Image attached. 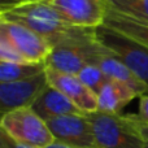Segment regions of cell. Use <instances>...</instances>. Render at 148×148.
<instances>
[{
	"instance_id": "2e32d148",
	"label": "cell",
	"mask_w": 148,
	"mask_h": 148,
	"mask_svg": "<svg viewBox=\"0 0 148 148\" xmlns=\"http://www.w3.org/2000/svg\"><path fill=\"white\" fill-rule=\"evenodd\" d=\"M105 8L148 23V0H104Z\"/></svg>"
},
{
	"instance_id": "ba28073f",
	"label": "cell",
	"mask_w": 148,
	"mask_h": 148,
	"mask_svg": "<svg viewBox=\"0 0 148 148\" xmlns=\"http://www.w3.org/2000/svg\"><path fill=\"white\" fill-rule=\"evenodd\" d=\"M66 22L78 27L96 29L104 23V0H46Z\"/></svg>"
},
{
	"instance_id": "e0dca14e",
	"label": "cell",
	"mask_w": 148,
	"mask_h": 148,
	"mask_svg": "<svg viewBox=\"0 0 148 148\" xmlns=\"http://www.w3.org/2000/svg\"><path fill=\"white\" fill-rule=\"evenodd\" d=\"M77 75H78V78L81 79L90 90H92L95 94H99L100 90H101L103 87L105 86V83L110 79L97 65H87V66H84Z\"/></svg>"
},
{
	"instance_id": "8992f818",
	"label": "cell",
	"mask_w": 148,
	"mask_h": 148,
	"mask_svg": "<svg viewBox=\"0 0 148 148\" xmlns=\"http://www.w3.org/2000/svg\"><path fill=\"white\" fill-rule=\"evenodd\" d=\"M107 52L108 49L96 40L62 44L53 47L44 64L47 68L77 75L87 65H96L97 59Z\"/></svg>"
},
{
	"instance_id": "277c9868",
	"label": "cell",
	"mask_w": 148,
	"mask_h": 148,
	"mask_svg": "<svg viewBox=\"0 0 148 148\" xmlns=\"http://www.w3.org/2000/svg\"><path fill=\"white\" fill-rule=\"evenodd\" d=\"M96 42L108 51L117 55L139 81L146 86L148 92V48L134 39L117 33L101 25L95 29Z\"/></svg>"
},
{
	"instance_id": "7402d4cb",
	"label": "cell",
	"mask_w": 148,
	"mask_h": 148,
	"mask_svg": "<svg viewBox=\"0 0 148 148\" xmlns=\"http://www.w3.org/2000/svg\"><path fill=\"white\" fill-rule=\"evenodd\" d=\"M46 148H79V147H73V146H68V144H64V143H59V142H55V143L49 144L48 147Z\"/></svg>"
},
{
	"instance_id": "ac0fdd59",
	"label": "cell",
	"mask_w": 148,
	"mask_h": 148,
	"mask_svg": "<svg viewBox=\"0 0 148 148\" xmlns=\"http://www.w3.org/2000/svg\"><path fill=\"white\" fill-rule=\"evenodd\" d=\"M126 117L130 121L134 130L139 134V136H140L146 143H148V121L140 118L138 114H126Z\"/></svg>"
},
{
	"instance_id": "7c38bea8",
	"label": "cell",
	"mask_w": 148,
	"mask_h": 148,
	"mask_svg": "<svg viewBox=\"0 0 148 148\" xmlns=\"http://www.w3.org/2000/svg\"><path fill=\"white\" fill-rule=\"evenodd\" d=\"M135 97H139V95L129 84L116 79H109L97 94V110L112 114H121V110Z\"/></svg>"
},
{
	"instance_id": "d6986e66",
	"label": "cell",
	"mask_w": 148,
	"mask_h": 148,
	"mask_svg": "<svg viewBox=\"0 0 148 148\" xmlns=\"http://www.w3.org/2000/svg\"><path fill=\"white\" fill-rule=\"evenodd\" d=\"M0 148H35L31 146H26V144L18 143L14 139H12L9 135L5 133L0 131Z\"/></svg>"
},
{
	"instance_id": "8fae6325",
	"label": "cell",
	"mask_w": 148,
	"mask_h": 148,
	"mask_svg": "<svg viewBox=\"0 0 148 148\" xmlns=\"http://www.w3.org/2000/svg\"><path fill=\"white\" fill-rule=\"evenodd\" d=\"M31 108L44 121H49L52 118L66 114H83V112L72 100L68 99L62 92L49 84L39 95Z\"/></svg>"
},
{
	"instance_id": "9c48e42d",
	"label": "cell",
	"mask_w": 148,
	"mask_h": 148,
	"mask_svg": "<svg viewBox=\"0 0 148 148\" xmlns=\"http://www.w3.org/2000/svg\"><path fill=\"white\" fill-rule=\"evenodd\" d=\"M55 140L79 148H96L92 125L87 114H66L47 121Z\"/></svg>"
},
{
	"instance_id": "5bb4252c",
	"label": "cell",
	"mask_w": 148,
	"mask_h": 148,
	"mask_svg": "<svg viewBox=\"0 0 148 148\" xmlns=\"http://www.w3.org/2000/svg\"><path fill=\"white\" fill-rule=\"evenodd\" d=\"M103 25L117 31V33L122 34V35H126L129 38L134 39L135 42L143 44L144 47L148 48V23L147 22L136 21L134 18L126 17V16L120 14V13L107 8V13H105V18Z\"/></svg>"
},
{
	"instance_id": "4fadbf2b",
	"label": "cell",
	"mask_w": 148,
	"mask_h": 148,
	"mask_svg": "<svg viewBox=\"0 0 148 148\" xmlns=\"http://www.w3.org/2000/svg\"><path fill=\"white\" fill-rule=\"evenodd\" d=\"M96 65L103 70L110 79H116V81L123 82V83L129 84L131 88H134L136 91V94L139 96L144 94H148L147 88L139 78L135 75L127 66L126 64L113 52L108 51L107 53L101 55V56L97 59Z\"/></svg>"
},
{
	"instance_id": "5b68a950",
	"label": "cell",
	"mask_w": 148,
	"mask_h": 148,
	"mask_svg": "<svg viewBox=\"0 0 148 148\" xmlns=\"http://www.w3.org/2000/svg\"><path fill=\"white\" fill-rule=\"evenodd\" d=\"M0 40H4L20 55L25 62L42 64L53 49V46L35 33L20 23L0 20Z\"/></svg>"
},
{
	"instance_id": "ffe728a7",
	"label": "cell",
	"mask_w": 148,
	"mask_h": 148,
	"mask_svg": "<svg viewBox=\"0 0 148 148\" xmlns=\"http://www.w3.org/2000/svg\"><path fill=\"white\" fill-rule=\"evenodd\" d=\"M136 114L143 120L148 121V94L139 96V110Z\"/></svg>"
},
{
	"instance_id": "7a4b0ae2",
	"label": "cell",
	"mask_w": 148,
	"mask_h": 148,
	"mask_svg": "<svg viewBox=\"0 0 148 148\" xmlns=\"http://www.w3.org/2000/svg\"><path fill=\"white\" fill-rule=\"evenodd\" d=\"M87 117L92 125L96 148H146V142L134 130L126 114L96 110Z\"/></svg>"
},
{
	"instance_id": "44dd1931",
	"label": "cell",
	"mask_w": 148,
	"mask_h": 148,
	"mask_svg": "<svg viewBox=\"0 0 148 148\" xmlns=\"http://www.w3.org/2000/svg\"><path fill=\"white\" fill-rule=\"evenodd\" d=\"M22 1H46V0H3L1 8H7V7H10V5L18 4V3H22Z\"/></svg>"
},
{
	"instance_id": "3957f363",
	"label": "cell",
	"mask_w": 148,
	"mask_h": 148,
	"mask_svg": "<svg viewBox=\"0 0 148 148\" xmlns=\"http://www.w3.org/2000/svg\"><path fill=\"white\" fill-rule=\"evenodd\" d=\"M0 131L18 143L35 148H46L56 142L47 121L39 117L31 107L20 108L1 114Z\"/></svg>"
},
{
	"instance_id": "6da1fadb",
	"label": "cell",
	"mask_w": 148,
	"mask_h": 148,
	"mask_svg": "<svg viewBox=\"0 0 148 148\" xmlns=\"http://www.w3.org/2000/svg\"><path fill=\"white\" fill-rule=\"evenodd\" d=\"M0 20L20 23L46 38L53 47L95 42V29L73 26L46 1H22L1 8Z\"/></svg>"
},
{
	"instance_id": "52a82bcc",
	"label": "cell",
	"mask_w": 148,
	"mask_h": 148,
	"mask_svg": "<svg viewBox=\"0 0 148 148\" xmlns=\"http://www.w3.org/2000/svg\"><path fill=\"white\" fill-rule=\"evenodd\" d=\"M48 86L46 70L31 78L0 83V112L1 114L20 108H29Z\"/></svg>"
},
{
	"instance_id": "9a60e30c",
	"label": "cell",
	"mask_w": 148,
	"mask_h": 148,
	"mask_svg": "<svg viewBox=\"0 0 148 148\" xmlns=\"http://www.w3.org/2000/svg\"><path fill=\"white\" fill-rule=\"evenodd\" d=\"M47 69L46 64H30V62H4L0 61V83L16 82L31 78L43 73Z\"/></svg>"
},
{
	"instance_id": "603a6c76",
	"label": "cell",
	"mask_w": 148,
	"mask_h": 148,
	"mask_svg": "<svg viewBox=\"0 0 148 148\" xmlns=\"http://www.w3.org/2000/svg\"><path fill=\"white\" fill-rule=\"evenodd\" d=\"M146 148H148V143H146Z\"/></svg>"
},
{
	"instance_id": "30bf717a",
	"label": "cell",
	"mask_w": 148,
	"mask_h": 148,
	"mask_svg": "<svg viewBox=\"0 0 148 148\" xmlns=\"http://www.w3.org/2000/svg\"><path fill=\"white\" fill-rule=\"evenodd\" d=\"M46 74L49 86L55 87L60 92H62L84 114L94 113L99 109L97 94H95L92 90H90L78 78V75L62 73L59 70L51 69V68H47Z\"/></svg>"
}]
</instances>
